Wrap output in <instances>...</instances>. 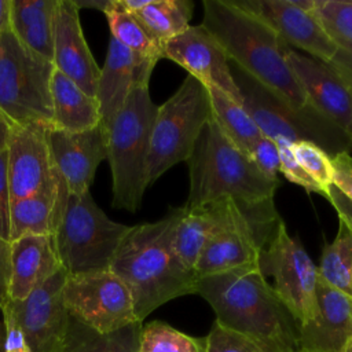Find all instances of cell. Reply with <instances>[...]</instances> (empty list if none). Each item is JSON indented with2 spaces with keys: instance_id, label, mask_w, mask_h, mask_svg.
Segmentation results:
<instances>
[{
  "instance_id": "2e32d148",
  "label": "cell",
  "mask_w": 352,
  "mask_h": 352,
  "mask_svg": "<svg viewBox=\"0 0 352 352\" xmlns=\"http://www.w3.org/2000/svg\"><path fill=\"white\" fill-rule=\"evenodd\" d=\"M162 58L188 72L206 87H214L242 104L231 63L217 40L202 26H190L162 47Z\"/></svg>"
},
{
  "instance_id": "836d02e7",
  "label": "cell",
  "mask_w": 352,
  "mask_h": 352,
  "mask_svg": "<svg viewBox=\"0 0 352 352\" xmlns=\"http://www.w3.org/2000/svg\"><path fill=\"white\" fill-rule=\"evenodd\" d=\"M292 151L297 162L324 190L327 197V191L333 184V166L330 155L311 142L292 143Z\"/></svg>"
},
{
  "instance_id": "f6af8a7d",
  "label": "cell",
  "mask_w": 352,
  "mask_h": 352,
  "mask_svg": "<svg viewBox=\"0 0 352 352\" xmlns=\"http://www.w3.org/2000/svg\"><path fill=\"white\" fill-rule=\"evenodd\" d=\"M11 30V0H0V33Z\"/></svg>"
},
{
  "instance_id": "9a60e30c",
  "label": "cell",
  "mask_w": 352,
  "mask_h": 352,
  "mask_svg": "<svg viewBox=\"0 0 352 352\" xmlns=\"http://www.w3.org/2000/svg\"><path fill=\"white\" fill-rule=\"evenodd\" d=\"M241 8L265 22L286 45L329 63L338 47L327 36L318 18L301 10L293 0H234Z\"/></svg>"
},
{
  "instance_id": "8992f818",
  "label": "cell",
  "mask_w": 352,
  "mask_h": 352,
  "mask_svg": "<svg viewBox=\"0 0 352 352\" xmlns=\"http://www.w3.org/2000/svg\"><path fill=\"white\" fill-rule=\"evenodd\" d=\"M231 73L241 92L242 106L263 136L274 142H311L329 155L352 151L349 136L308 103L294 109L232 63Z\"/></svg>"
},
{
  "instance_id": "44dd1931",
  "label": "cell",
  "mask_w": 352,
  "mask_h": 352,
  "mask_svg": "<svg viewBox=\"0 0 352 352\" xmlns=\"http://www.w3.org/2000/svg\"><path fill=\"white\" fill-rule=\"evenodd\" d=\"M154 63L139 59L116 38H110L106 60L100 69L96 100L100 111V126L109 131L113 120L122 109L132 88L150 81Z\"/></svg>"
},
{
  "instance_id": "ee69618b",
  "label": "cell",
  "mask_w": 352,
  "mask_h": 352,
  "mask_svg": "<svg viewBox=\"0 0 352 352\" xmlns=\"http://www.w3.org/2000/svg\"><path fill=\"white\" fill-rule=\"evenodd\" d=\"M14 124L0 111V153L7 150Z\"/></svg>"
},
{
  "instance_id": "4316f807",
  "label": "cell",
  "mask_w": 352,
  "mask_h": 352,
  "mask_svg": "<svg viewBox=\"0 0 352 352\" xmlns=\"http://www.w3.org/2000/svg\"><path fill=\"white\" fill-rule=\"evenodd\" d=\"M142 322L102 334L69 315L65 338L56 352H139Z\"/></svg>"
},
{
  "instance_id": "277c9868",
  "label": "cell",
  "mask_w": 352,
  "mask_h": 352,
  "mask_svg": "<svg viewBox=\"0 0 352 352\" xmlns=\"http://www.w3.org/2000/svg\"><path fill=\"white\" fill-rule=\"evenodd\" d=\"M188 208L202 206L219 199H234L245 205L274 201L280 182L265 177L252 160L232 144L210 121L204 128L191 157Z\"/></svg>"
},
{
  "instance_id": "e575fe53",
  "label": "cell",
  "mask_w": 352,
  "mask_h": 352,
  "mask_svg": "<svg viewBox=\"0 0 352 352\" xmlns=\"http://www.w3.org/2000/svg\"><path fill=\"white\" fill-rule=\"evenodd\" d=\"M205 352H265L252 338L234 331L217 320L205 336Z\"/></svg>"
},
{
  "instance_id": "5bb4252c",
  "label": "cell",
  "mask_w": 352,
  "mask_h": 352,
  "mask_svg": "<svg viewBox=\"0 0 352 352\" xmlns=\"http://www.w3.org/2000/svg\"><path fill=\"white\" fill-rule=\"evenodd\" d=\"M286 60L305 100L352 140V87L327 63L287 48Z\"/></svg>"
},
{
  "instance_id": "4dcf8cb0",
  "label": "cell",
  "mask_w": 352,
  "mask_h": 352,
  "mask_svg": "<svg viewBox=\"0 0 352 352\" xmlns=\"http://www.w3.org/2000/svg\"><path fill=\"white\" fill-rule=\"evenodd\" d=\"M106 18L111 37L139 59L154 65L162 59V45L148 33L133 14L111 12L106 15Z\"/></svg>"
},
{
  "instance_id": "d6986e66",
  "label": "cell",
  "mask_w": 352,
  "mask_h": 352,
  "mask_svg": "<svg viewBox=\"0 0 352 352\" xmlns=\"http://www.w3.org/2000/svg\"><path fill=\"white\" fill-rule=\"evenodd\" d=\"M352 342V298L318 276L316 308L298 326L302 352H344Z\"/></svg>"
},
{
  "instance_id": "ab89813d",
  "label": "cell",
  "mask_w": 352,
  "mask_h": 352,
  "mask_svg": "<svg viewBox=\"0 0 352 352\" xmlns=\"http://www.w3.org/2000/svg\"><path fill=\"white\" fill-rule=\"evenodd\" d=\"M333 166V184L349 201H352V155L338 153L330 155Z\"/></svg>"
},
{
  "instance_id": "74e56055",
  "label": "cell",
  "mask_w": 352,
  "mask_h": 352,
  "mask_svg": "<svg viewBox=\"0 0 352 352\" xmlns=\"http://www.w3.org/2000/svg\"><path fill=\"white\" fill-rule=\"evenodd\" d=\"M11 192L7 170V150L0 153V236L10 241ZM11 242V241H10Z\"/></svg>"
},
{
  "instance_id": "7dc6e473",
  "label": "cell",
  "mask_w": 352,
  "mask_h": 352,
  "mask_svg": "<svg viewBox=\"0 0 352 352\" xmlns=\"http://www.w3.org/2000/svg\"><path fill=\"white\" fill-rule=\"evenodd\" d=\"M344 352H352V342H351V344L346 346V349H345Z\"/></svg>"
},
{
  "instance_id": "8d00e7d4",
  "label": "cell",
  "mask_w": 352,
  "mask_h": 352,
  "mask_svg": "<svg viewBox=\"0 0 352 352\" xmlns=\"http://www.w3.org/2000/svg\"><path fill=\"white\" fill-rule=\"evenodd\" d=\"M248 157L257 166V169L270 180H279V151L278 144L267 138L260 136L249 150Z\"/></svg>"
},
{
  "instance_id": "c3c4849f",
  "label": "cell",
  "mask_w": 352,
  "mask_h": 352,
  "mask_svg": "<svg viewBox=\"0 0 352 352\" xmlns=\"http://www.w3.org/2000/svg\"><path fill=\"white\" fill-rule=\"evenodd\" d=\"M294 352H302V351H300V349H297V351H294Z\"/></svg>"
},
{
  "instance_id": "d6a6232c",
  "label": "cell",
  "mask_w": 352,
  "mask_h": 352,
  "mask_svg": "<svg viewBox=\"0 0 352 352\" xmlns=\"http://www.w3.org/2000/svg\"><path fill=\"white\" fill-rule=\"evenodd\" d=\"M312 14L338 48L352 47V1L315 0Z\"/></svg>"
},
{
  "instance_id": "52a82bcc",
  "label": "cell",
  "mask_w": 352,
  "mask_h": 352,
  "mask_svg": "<svg viewBox=\"0 0 352 352\" xmlns=\"http://www.w3.org/2000/svg\"><path fill=\"white\" fill-rule=\"evenodd\" d=\"M129 228L107 217L89 191L69 192L54 234L62 268L67 275L110 270Z\"/></svg>"
},
{
  "instance_id": "1f68e13d",
  "label": "cell",
  "mask_w": 352,
  "mask_h": 352,
  "mask_svg": "<svg viewBox=\"0 0 352 352\" xmlns=\"http://www.w3.org/2000/svg\"><path fill=\"white\" fill-rule=\"evenodd\" d=\"M139 352H205V337L188 336L161 320L142 326Z\"/></svg>"
},
{
  "instance_id": "f1b7e54d",
  "label": "cell",
  "mask_w": 352,
  "mask_h": 352,
  "mask_svg": "<svg viewBox=\"0 0 352 352\" xmlns=\"http://www.w3.org/2000/svg\"><path fill=\"white\" fill-rule=\"evenodd\" d=\"M194 3L190 0H150L133 14L148 33L164 47L166 41L188 29Z\"/></svg>"
},
{
  "instance_id": "30bf717a",
  "label": "cell",
  "mask_w": 352,
  "mask_h": 352,
  "mask_svg": "<svg viewBox=\"0 0 352 352\" xmlns=\"http://www.w3.org/2000/svg\"><path fill=\"white\" fill-rule=\"evenodd\" d=\"M258 265L298 326L307 322L316 308L318 267L282 219L261 250Z\"/></svg>"
},
{
  "instance_id": "bcb514c9",
  "label": "cell",
  "mask_w": 352,
  "mask_h": 352,
  "mask_svg": "<svg viewBox=\"0 0 352 352\" xmlns=\"http://www.w3.org/2000/svg\"><path fill=\"white\" fill-rule=\"evenodd\" d=\"M4 334H6L4 322L3 319H0V352H4Z\"/></svg>"
},
{
  "instance_id": "603a6c76",
  "label": "cell",
  "mask_w": 352,
  "mask_h": 352,
  "mask_svg": "<svg viewBox=\"0 0 352 352\" xmlns=\"http://www.w3.org/2000/svg\"><path fill=\"white\" fill-rule=\"evenodd\" d=\"M60 270L54 235H23L12 241L10 298H26Z\"/></svg>"
},
{
  "instance_id": "f546056e",
  "label": "cell",
  "mask_w": 352,
  "mask_h": 352,
  "mask_svg": "<svg viewBox=\"0 0 352 352\" xmlns=\"http://www.w3.org/2000/svg\"><path fill=\"white\" fill-rule=\"evenodd\" d=\"M318 276L329 286L352 298V230L338 220V231L322 250Z\"/></svg>"
},
{
  "instance_id": "e0dca14e",
  "label": "cell",
  "mask_w": 352,
  "mask_h": 352,
  "mask_svg": "<svg viewBox=\"0 0 352 352\" xmlns=\"http://www.w3.org/2000/svg\"><path fill=\"white\" fill-rule=\"evenodd\" d=\"M54 166L69 192L89 191L96 168L107 158V133L98 125L88 131L67 132L47 129Z\"/></svg>"
},
{
  "instance_id": "8fae6325",
  "label": "cell",
  "mask_w": 352,
  "mask_h": 352,
  "mask_svg": "<svg viewBox=\"0 0 352 352\" xmlns=\"http://www.w3.org/2000/svg\"><path fill=\"white\" fill-rule=\"evenodd\" d=\"M279 220L274 201L245 205L226 198L197 208L183 205L175 231V249L183 264L194 271L199 253L216 235L239 227L274 226Z\"/></svg>"
},
{
  "instance_id": "d4e9b609",
  "label": "cell",
  "mask_w": 352,
  "mask_h": 352,
  "mask_svg": "<svg viewBox=\"0 0 352 352\" xmlns=\"http://www.w3.org/2000/svg\"><path fill=\"white\" fill-rule=\"evenodd\" d=\"M59 0H11V32L54 65V19Z\"/></svg>"
},
{
  "instance_id": "f35d334b",
  "label": "cell",
  "mask_w": 352,
  "mask_h": 352,
  "mask_svg": "<svg viewBox=\"0 0 352 352\" xmlns=\"http://www.w3.org/2000/svg\"><path fill=\"white\" fill-rule=\"evenodd\" d=\"M3 314V322H4V352H30L29 344L26 341V337L19 327L16 318L10 308L8 302L1 309Z\"/></svg>"
},
{
  "instance_id": "3957f363",
  "label": "cell",
  "mask_w": 352,
  "mask_h": 352,
  "mask_svg": "<svg viewBox=\"0 0 352 352\" xmlns=\"http://www.w3.org/2000/svg\"><path fill=\"white\" fill-rule=\"evenodd\" d=\"M202 26L217 40L230 63L294 109L307 104L286 60L289 45L265 22L234 0H204Z\"/></svg>"
},
{
  "instance_id": "ac0fdd59",
  "label": "cell",
  "mask_w": 352,
  "mask_h": 352,
  "mask_svg": "<svg viewBox=\"0 0 352 352\" xmlns=\"http://www.w3.org/2000/svg\"><path fill=\"white\" fill-rule=\"evenodd\" d=\"M48 125L14 124L7 146V170L11 202L40 190L55 175Z\"/></svg>"
},
{
  "instance_id": "83f0119b",
  "label": "cell",
  "mask_w": 352,
  "mask_h": 352,
  "mask_svg": "<svg viewBox=\"0 0 352 352\" xmlns=\"http://www.w3.org/2000/svg\"><path fill=\"white\" fill-rule=\"evenodd\" d=\"M206 88L210 98L213 121L226 138L248 155L253 143L263 136L260 129L239 102L219 88Z\"/></svg>"
},
{
  "instance_id": "6da1fadb",
  "label": "cell",
  "mask_w": 352,
  "mask_h": 352,
  "mask_svg": "<svg viewBox=\"0 0 352 352\" xmlns=\"http://www.w3.org/2000/svg\"><path fill=\"white\" fill-rule=\"evenodd\" d=\"M180 214L182 206L172 208L157 221L131 226L110 263V271L131 293L139 322L173 298L195 294L198 276L175 249Z\"/></svg>"
},
{
  "instance_id": "7402d4cb",
  "label": "cell",
  "mask_w": 352,
  "mask_h": 352,
  "mask_svg": "<svg viewBox=\"0 0 352 352\" xmlns=\"http://www.w3.org/2000/svg\"><path fill=\"white\" fill-rule=\"evenodd\" d=\"M276 224L239 227L216 235L199 253L194 267L197 276L204 278L258 265L261 250L271 238Z\"/></svg>"
},
{
  "instance_id": "484cf974",
  "label": "cell",
  "mask_w": 352,
  "mask_h": 352,
  "mask_svg": "<svg viewBox=\"0 0 352 352\" xmlns=\"http://www.w3.org/2000/svg\"><path fill=\"white\" fill-rule=\"evenodd\" d=\"M52 126L81 132L100 125V111L96 98L84 92L73 80L54 69L51 76Z\"/></svg>"
},
{
  "instance_id": "b9f144b4",
  "label": "cell",
  "mask_w": 352,
  "mask_h": 352,
  "mask_svg": "<svg viewBox=\"0 0 352 352\" xmlns=\"http://www.w3.org/2000/svg\"><path fill=\"white\" fill-rule=\"evenodd\" d=\"M326 199L333 205L338 214V220L344 221L352 230V201H349L342 192H340L334 186L327 191Z\"/></svg>"
},
{
  "instance_id": "7bdbcfd3",
  "label": "cell",
  "mask_w": 352,
  "mask_h": 352,
  "mask_svg": "<svg viewBox=\"0 0 352 352\" xmlns=\"http://www.w3.org/2000/svg\"><path fill=\"white\" fill-rule=\"evenodd\" d=\"M327 65L352 87V47H340Z\"/></svg>"
},
{
  "instance_id": "7a4b0ae2",
  "label": "cell",
  "mask_w": 352,
  "mask_h": 352,
  "mask_svg": "<svg viewBox=\"0 0 352 352\" xmlns=\"http://www.w3.org/2000/svg\"><path fill=\"white\" fill-rule=\"evenodd\" d=\"M195 294L209 302L220 324L252 338L263 351L298 349V323L260 265L198 278Z\"/></svg>"
},
{
  "instance_id": "9c48e42d",
  "label": "cell",
  "mask_w": 352,
  "mask_h": 352,
  "mask_svg": "<svg viewBox=\"0 0 352 352\" xmlns=\"http://www.w3.org/2000/svg\"><path fill=\"white\" fill-rule=\"evenodd\" d=\"M54 69L11 30L0 33V111L12 124L52 126L50 87Z\"/></svg>"
},
{
  "instance_id": "ffe728a7",
  "label": "cell",
  "mask_w": 352,
  "mask_h": 352,
  "mask_svg": "<svg viewBox=\"0 0 352 352\" xmlns=\"http://www.w3.org/2000/svg\"><path fill=\"white\" fill-rule=\"evenodd\" d=\"M80 8L74 0H59L54 19V67L96 98L100 69L85 41Z\"/></svg>"
},
{
  "instance_id": "5b68a950",
  "label": "cell",
  "mask_w": 352,
  "mask_h": 352,
  "mask_svg": "<svg viewBox=\"0 0 352 352\" xmlns=\"http://www.w3.org/2000/svg\"><path fill=\"white\" fill-rule=\"evenodd\" d=\"M158 106L148 82H138L107 131V161L111 170L113 202L117 209L139 210L147 183L150 140Z\"/></svg>"
},
{
  "instance_id": "7c38bea8",
  "label": "cell",
  "mask_w": 352,
  "mask_h": 352,
  "mask_svg": "<svg viewBox=\"0 0 352 352\" xmlns=\"http://www.w3.org/2000/svg\"><path fill=\"white\" fill-rule=\"evenodd\" d=\"M63 302L70 316L102 334L139 322L128 287L110 270L67 275Z\"/></svg>"
},
{
  "instance_id": "4fadbf2b",
  "label": "cell",
  "mask_w": 352,
  "mask_h": 352,
  "mask_svg": "<svg viewBox=\"0 0 352 352\" xmlns=\"http://www.w3.org/2000/svg\"><path fill=\"white\" fill-rule=\"evenodd\" d=\"M66 271L62 268L26 298L10 300L30 352H56L65 338L69 314L63 302Z\"/></svg>"
},
{
  "instance_id": "cb8c5ba5",
  "label": "cell",
  "mask_w": 352,
  "mask_h": 352,
  "mask_svg": "<svg viewBox=\"0 0 352 352\" xmlns=\"http://www.w3.org/2000/svg\"><path fill=\"white\" fill-rule=\"evenodd\" d=\"M69 190L58 175L32 195L11 202L10 241L23 235H54L59 224Z\"/></svg>"
},
{
  "instance_id": "60d3db41",
  "label": "cell",
  "mask_w": 352,
  "mask_h": 352,
  "mask_svg": "<svg viewBox=\"0 0 352 352\" xmlns=\"http://www.w3.org/2000/svg\"><path fill=\"white\" fill-rule=\"evenodd\" d=\"M11 282V242L0 236V312L10 298Z\"/></svg>"
},
{
  "instance_id": "d590c367",
  "label": "cell",
  "mask_w": 352,
  "mask_h": 352,
  "mask_svg": "<svg viewBox=\"0 0 352 352\" xmlns=\"http://www.w3.org/2000/svg\"><path fill=\"white\" fill-rule=\"evenodd\" d=\"M278 151H279V173H282L289 182L302 187L307 192H315L320 194L326 198L324 190L302 169V166L297 162L293 151H292V143L287 140H276Z\"/></svg>"
},
{
  "instance_id": "ba28073f",
  "label": "cell",
  "mask_w": 352,
  "mask_h": 352,
  "mask_svg": "<svg viewBox=\"0 0 352 352\" xmlns=\"http://www.w3.org/2000/svg\"><path fill=\"white\" fill-rule=\"evenodd\" d=\"M210 118L208 88L188 74L176 92L158 106L150 140L148 187L176 164L188 161Z\"/></svg>"
}]
</instances>
